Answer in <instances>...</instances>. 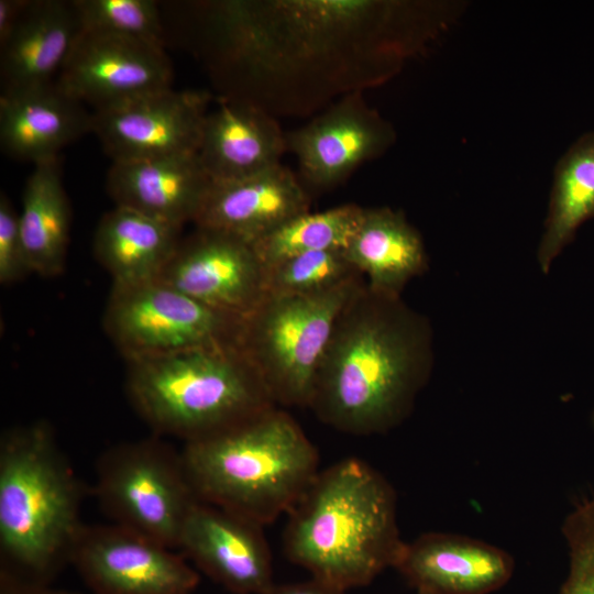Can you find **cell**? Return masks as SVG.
<instances>
[{"instance_id":"cell-6","label":"cell","mask_w":594,"mask_h":594,"mask_svg":"<svg viewBox=\"0 0 594 594\" xmlns=\"http://www.w3.org/2000/svg\"><path fill=\"white\" fill-rule=\"evenodd\" d=\"M363 276L314 295L266 296L243 319L239 346L282 406L309 405L337 319Z\"/></svg>"},{"instance_id":"cell-10","label":"cell","mask_w":594,"mask_h":594,"mask_svg":"<svg viewBox=\"0 0 594 594\" xmlns=\"http://www.w3.org/2000/svg\"><path fill=\"white\" fill-rule=\"evenodd\" d=\"M157 279L241 319L267 296L265 266L253 243L209 228L182 237Z\"/></svg>"},{"instance_id":"cell-28","label":"cell","mask_w":594,"mask_h":594,"mask_svg":"<svg viewBox=\"0 0 594 594\" xmlns=\"http://www.w3.org/2000/svg\"><path fill=\"white\" fill-rule=\"evenodd\" d=\"M562 535L569 571L558 594H594V494L564 518Z\"/></svg>"},{"instance_id":"cell-2","label":"cell","mask_w":594,"mask_h":594,"mask_svg":"<svg viewBox=\"0 0 594 594\" xmlns=\"http://www.w3.org/2000/svg\"><path fill=\"white\" fill-rule=\"evenodd\" d=\"M288 515L286 556L345 592L394 568L405 544L393 487L358 458L319 471Z\"/></svg>"},{"instance_id":"cell-30","label":"cell","mask_w":594,"mask_h":594,"mask_svg":"<svg viewBox=\"0 0 594 594\" xmlns=\"http://www.w3.org/2000/svg\"><path fill=\"white\" fill-rule=\"evenodd\" d=\"M0 594H81L50 586V583L23 578L8 569L0 570Z\"/></svg>"},{"instance_id":"cell-22","label":"cell","mask_w":594,"mask_h":594,"mask_svg":"<svg viewBox=\"0 0 594 594\" xmlns=\"http://www.w3.org/2000/svg\"><path fill=\"white\" fill-rule=\"evenodd\" d=\"M179 227L116 206L95 231L92 246L112 284L132 285L158 278L182 239Z\"/></svg>"},{"instance_id":"cell-13","label":"cell","mask_w":594,"mask_h":594,"mask_svg":"<svg viewBox=\"0 0 594 594\" xmlns=\"http://www.w3.org/2000/svg\"><path fill=\"white\" fill-rule=\"evenodd\" d=\"M262 527L198 501L184 524L177 551L234 594H268L275 583Z\"/></svg>"},{"instance_id":"cell-20","label":"cell","mask_w":594,"mask_h":594,"mask_svg":"<svg viewBox=\"0 0 594 594\" xmlns=\"http://www.w3.org/2000/svg\"><path fill=\"white\" fill-rule=\"evenodd\" d=\"M81 31L74 0H30L0 46V95L56 81Z\"/></svg>"},{"instance_id":"cell-18","label":"cell","mask_w":594,"mask_h":594,"mask_svg":"<svg viewBox=\"0 0 594 594\" xmlns=\"http://www.w3.org/2000/svg\"><path fill=\"white\" fill-rule=\"evenodd\" d=\"M286 147V136L264 111L223 98L206 116L197 156L212 183H228L279 165Z\"/></svg>"},{"instance_id":"cell-1","label":"cell","mask_w":594,"mask_h":594,"mask_svg":"<svg viewBox=\"0 0 594 594\" xmlns=\"http://www.w3.org/2000/svg\"><path fill=\"white\" fill-rule=\"evenodd\" d=\"M430 367L425 318L365 282L337 319L308 407L341 432L382 433L409 414Z\"/></svg>"},{"instance_id":"cell-19","label":"cell","mask_w":594,"mask_h":594,"mask_svg":"<svg viewBox=\"0 0 594 594\" xmlns=\"http://www.w3.org/2000/svg\"><path fill=\"white\" fill-rule=\"evenodd\" d=\"M92 132V112L56 81L0 95V146L33 165L57 158L62 148Z\"/></svg>"},{"instance_id":"cell-14","label":"cell","mask_w":594,"mask_h":594,"mask_svg":"<svg viewBox=\"0 0 594 594\" xmlns=\"http://www.w3.org/2000/svg\"><path fill=\"white\" fill-rule=\"evenodd\" d=\"M395 133L358 98H348L286 136L298 160L302 184L327 189L360 164L383 153Z\"/></svg>"},{"instance_id":"cell-11","label":"cell","mask_w":594,"mask_h":594,"mask_svg":"<svg viewBox=\"0 0 594 594\" xmlns=\"http://www.w3.org/2000/svg\"><path fill=\"white\" fill-rule=\"evenodd\" d=\"M209 102L170 88L92 111V133L112 162L197 154Z\"/></svg>"},{"instance_id":"cell-31","label":"cell","mask_w":594,"mask_h":594,"mask_svg":"<svg viewBox=\"0 0 594 594\" xmlns=\"http://www.w3.org/2000/svg\"><path fill=\"white\" fill-rule=\"evenodd\" d=\"M30 0H0V46L10 37Z\"/></svg>"},{"instance_id":"cell-32","label":"cell","mask_w":594,"mask_h":594,"mask_svg":"<svg viewBox=\"0 0 594 594\" xmlns=\"http://www.w3.org/2000/svg\"><path fill=\"white\" fill-rule=\"evenodd\" d=\"M268 594H345V591L311 579L300 583L275 584Z\"/></svg>"},{"instance_id":"cell-23","label":"cell","mask_w":594,"mask_h":594,"mask_svg":"<svg viewBox=\"0 0 594 594\" xmlns=\"http://www.w3.org/2000/svg\"><path fill=\"white\" fill-rule=\"evenodd\" d=\"M21 207L20 229L31 273L43 277L59 275L66 263L70 206L58 157L34 165Z\"/></svg>"},{"instance_id":"cell-9","label":"cell","mask_w":594,"mask_h":594,"mask_svg":"<svg viewBox=\"0 0 594 594\" xmlns=\"http://www.w3.org/2000/svg\"><path fill=\"white\" fill-rule=\"evenodd\" d=\"M94 594H191L199 573L177 550L121 525H84L70 554Z\"/></svg>"},{"instance_id":"cell-16","label":"cell","mask_w":594,"mask_h":594,"mask_svg":"<svg viewBox=\"0 0 594 594\" xmlns=\"http://www.w3.org/2000/svg\"><path fill=\"white\" fill-rule=\"evenodd\" d=\"M309 206L302 182L279 164L239 180L212 183L193 223L255 243L292 218L308 212Z\"/></svg>"},{"instance_id":"cell-17","label":"cell","mask_w":594,"mask_h":594,"mask_svg":"<svg viewBox=\"0 0 594 594\" xmlns=\"http://www.w3.org/2000/svg\"><path fill=\"white\" fill-rule=\"evenodd\" d=\"M211 184L197 154L112 162L106 182L116 206L179 228L194 222Z\"/></svg>"},{"instance_id":"cell-27","label":"cell","mask_w":594,"mask_h":594,"mask_svg":"<svg viewBox=\"0 0 594 594\" xmlns=\"http://www.w3.org/2000/svg\"><path fill=\"white\" fill-rule=\"evenodd\" d=\"M81 29L164 46L158 4L153 0H74Z\"/></svg>"},{"instance_id":"cell-21","label":"cell","mask_w":594,"mask_h":594,"mask_svg":"<svg viewBox=\"0 0 594 594\" xmlns=\"http://www.w3.org/2000/svg\"><path fill=\"white\" fill-rule=\"evenodd\" d=\"M344 253L375 293L400 297L405 285L427 268L419 232L400 211L364 208Z\"/></svg>"},{"instance_id":"cell-24","label":"cell","mask_w":594,"mask_h":594,"mask_svg":"<svg viewBox=\"0 0 594 594\" xmlns=\"http://www.w3.org/2000/svg\"><path fill=\"white\" fill-rule=\"evenodd\" d=\"M594 218V131L580 136L554 168L538 262L547 273L552 261L585 221Z\"/></svg>"},{"instance_id":"cell-29","label":"cell","mask_w":594,"mask_h":594,"mask_svg":"<svg viewBox=\"0 0 594 594\" xmlns=\"http://www.w3.org/2000/svg\"><path fill=\"white\" fill-rule=\"evenodd\" d=\"M31 273L23 245L19 213L0 194V282L12 284Z\"/></svg>"},{"instance_id":"cell-3","label":"cell","mask_w":594,"mask_h":594,"mask_svg":"<svg viewBox=\"0 0 594 594\" xmlns=\"http://www.w3.org/2000/svg\"><path fill=\"white\" fill-rule=\"evenodd\" d=\"M84 488L45 421L7 430L0 440L1 568L50 583L70 563Z\"/></svg>"},{"instance_id":"cell-8","label":"cell","mask_w":594,"mask_h":594,"mask_svg":"<svg viewBox=\"0 0 594 594\" xmlns=\"http://www.w3.org/2000/svg\"><path fill=\"white\" fill-rule=\"evenodd\" d=\"M102 324L128 360L239 344L243 319L215 310L156 278L112 284Z\"/></svg>"},{"instance_id":"cell-25","label":"cell","mask_w":594,"mask_h":594,"mask_svg":"<svg viewBox=\"0 0 594 594\" xmlns=\"http://www.w3.org/2000/svg\"><path fill=\"white\" fill-rule=\"evenodd\" d=\"M363 207L345 204L305 212L253 243L264 266L314 251L345 250L356 231Z\"/></svg>"},{"instance_id":"cell-5","label":"cell","mask_w":594,"mask_h":594,"mask_svg":"<svg viewBox=\"0 0 594 594\" xmlns=\"http://www.w3.org/2000/svg\"><path fill=\"white\" fill-rule=\"evenodd\" d=\"M128 397L154 435L188 443L276 406L239 344L128 359Z\"/></svg>"},{"instance_id":"cell-12","label":"cell","mask_w":594,"mask_h":594,"mask_svg":"<svg viewBox=\"0 0 594 594\" xmlns=\"http://www.w3.org/2000/svg\"><path fill=\"white\" fill-rule=\"evenodd\" d=\"M172 81L164 46L82 29L56 78L92 111L170 89Z\"/></svg>"},{"instance_id":"cell-4","label":"cell","mask_w":594,"mask_h":594,"mask_svg":"<svg viewBox=\"0 0 594 594\" xmlns=\"http://www.w3.org/2000/svg\"><path fill=\"white\" fill-rule=\"evenodd\" d=\"M180 452L200 501L261 526L289 514L319 472L316 448L276 406Z\"/></svg>"},{"instance_id":"cell-15","label":"cell","mask_w":594,"mask_h":594,"mask_svg":"<svg viewBox=\"0 0 594 594\" xmlns=\"http://www.w3.org/2000/svg\"><path fill=\"white\" fill-rule=\"evenodd\" d=\"M394 568L417 594H490L510 580L515 563L482 540L428 532L405 542Z\"/></svg>"},{"instance_id":"cell-7","label":"cell","mask_w":594,"mask_h":594,"mask_svg":"<svg viewBox=\"0 0 594 594\" xmlns=\"http://www.w3.org/2000/svg\"><path fill=\"white\" fill-rule=\"evenodd\" d=\"M94 493L111 522L175 550L190 510L200 501L182 452L156 435L107 449L97 462Z\"/></svg>"},{"instance_id":"cell-26","label":"cell","mask_w":594,"mask_h":594,"mask_svg":"<svg viewBox=\"0 0 594 594\" xmlns=\"http://www.w3.org/2000/svg\"><path fill=\"white\" fill-rule=\"evenodd\" d=\"M361 276L344 250L314 251L265 266L266 295L320 294Z\"/></svg>"}]
</instances>
